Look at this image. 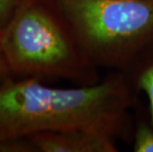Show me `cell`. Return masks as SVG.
<instances>
[{
	"label": "cell",
	"mask_w": 153,
	"mask_h": 152,
	"mask_svg": "<svg viewBox=\"0 0 153 152\" xmlns=\"http://www.w3.org/2000/svg\"><path fill=\"white\" fill-rule=\"evenodd\" d=\"M135 90L123 71L99 82L56 88L36 78L0 83V137L25 138L45 131L84 129L125 137Z\"/></svg>",
	"instance_id": "1"
},
{
	"label": "cell",
	"mask_w": 153,
	"mask_h": 152,
	"mask_svg": "<svg viewBox=\"0 0 153 152\" xmlns=\"http://www.w3.org/2000/svg\"><path fill=\"white\" fill-rule=\"evenodd\" d=\"M10 73L23 78L65 79L79 85L100 81L57 0H24L0 31Z\"/></svg>",
	"instance_id": "2"
},
{
	"label": "cell",
	"mask_w": 153,
	"mask_h": 152,
	"mask_svg": "<svg viewBox=\"0 0 153 152\" xmlns=\"http://www.w3.org/2000/svg\"><path fill=\"white\" fill-rule=\"evenodd\" d=\"M99 69L126 71L153 44V0H57Z\"/></svg>",
	"instance_id": "3"
},
{
	"label": "cell",
	"mask_w": 153,
	"mask_h": 152,
	"mask_svg": "<svg viewBox=\"0 0 153 152\" xmlns=\"http://www.w3.org/2000/svg\"><path fill=\"white\" fill-rule=\"evenodd\" d=\"M35 152H117L116 139L84 129L45 131L28 136Z\"/></svg>",
	"instance_id": "4"
},
{
	"label": "cell",
	"mask_w": 153,
	"mask_h": 152,
	"mask_svg": "<svg viewBox=\"0 0 153 152\" xmlns=\"http://www.w3.org/2000/svg\"><path fill=\"white\" fill-rule=\"evenodd\" d=\"M135 91L147 97L149 122L153 125V44L149 46L126 71H123Z\"/></svg>",
	"instance_id": "5"
},
{
	"label": "cell",
	"mask_w": 153,
	"mask_h": 152,
	"mask_svg": "<svg viewBox=\"0 0 153 152\" xmlns=\"http://www.w3.org/2000/svg\"><path fill=\"white\" fill-rule=\"evenodd\" d=\"M133 135V151L153 152V125L150 122H139Z\"/></svg>",
	"instance_id": "6"
},
{
	"label": "cell",
	"mask_w": 153,
	"mask_h": 152,
	"mask_svg": "<svg viewBox=\"0 0 153 152\" xmlns=\"http://www.w3.org/2000/svg\"><path fill=\"white\" fill-rule=\"evenodd\" d=\"M35 149L28 137L2 138L0 137V152H34Z\"/></svg>",
	"instance_id": "7"
},
{
	"label": "cell",
	"mask_w": 153,
	"mask_h": 152,
	"mask_svg": "<svg viewBox=\"0 0 153 152\" xmlns=\"http://www.w3.org/2000/svg\"><path fill=\"white\" fill-rule=\"evenodd\" d=\"M17 5L18 0H0V31L10 20Z\"/></svg>",
	"instance_id": "8"
},
{
	"label": "cell",
	"mask_w": 153,
	"mask_h": 152,
	"mask_svg": "<svg viewBox=\"0 0 153 152\" xmlns=\"http://www.w3.org/2000/svg\"><path fill=\"white\" fill-rule=\"evenodd\" d=\"M9 77H10V71H9V68L4 59V56H3L1 48V43H0V82L4 81Z\"/></svg>",
	"instance_id": "9"
},
{
	"label": "cell",
	"mask_w": 153,
	"mask_h": 152,
	"mask_svg": "<svg viewBox=\"0 0 153 152\" xmlns=\"http://www.w3.org/2000/svg\"><path fill=\"white\" fill-rule=\"evenodd\" d=\"M22 1H24V0H18V4H19L20 2H22Z\"/></svg>",
	"instance_id": "10"
},
{
	"label": "cell",
	"mask_w": 153,
	"mask_h": 152,
	"mask_svg": "<svg viewBox=\"0 0 153 152\" xmlns=\"http://www.w3.org/2000/svg\"><path fill=\"white\" fill-rule=\"evenodd\" d=\"M2 82H3V81H2ZM0 83H1V82H0Z\"/></svg>",
	"instance_id": "11"
}]
</instances>
